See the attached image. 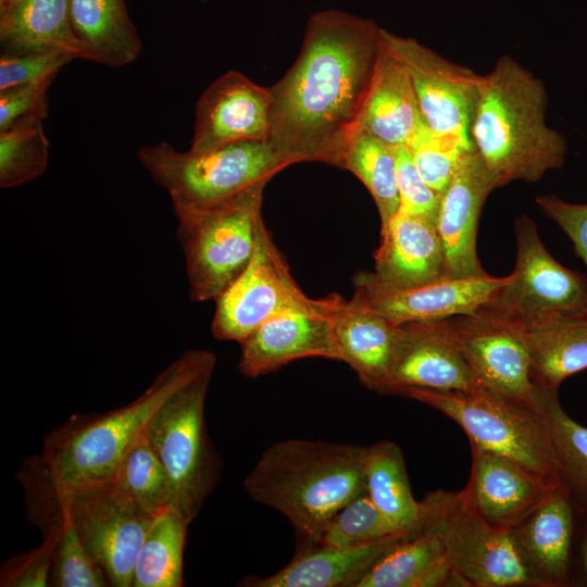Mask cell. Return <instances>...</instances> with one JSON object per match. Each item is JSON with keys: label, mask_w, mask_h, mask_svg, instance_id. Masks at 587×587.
<instances>
[{"label": "cell", "mask_w": 587, "mask_h": 587, "mask_svg": "<svg viewBox=\"0 0 587 587\" xmlns=\"http://www.w3.org/2000/svg\"><path fill=\"white\" fill-rule=\"evenodd\" d=\"M382 46L374 21L339 10L313 13L298 58L270 88L268 141L294 164L339 167L341 148L357 126Z\"/></svg>", "instance_id": "1"}, {"label": "cell", "mask_w": 587, "mask_h": 587, "mask_svg": "<svg viewBox=\"0 0 587 587\" xmlns=\"http://www.w3.org/2000/svg\"><path fill=\"white\" fill-rule=\"evenodd\" d=\"M547 104L544 82L512 57L480 75L470 135L497 188L538 182L564 164L566 140L547 125Z\"/></svg>", "instance_id": "2"}, {"label": "cell", "mask_w": 587, "mask_h": 587, "mask_svg": "<svg viewBox=\"0 0 587 587\" xmlns=\"http://www.w3.org/2000/svg\"><path fill=\"white\" fill-rule=\"evenodd\" d=\"M215 363L211 351L188 350L128 404L104 413L73 414L48 433L41 458L58 491L71 496L113 482L122 459L158 408L192 379L214 371Z\"/></svg>", "instance_id": "3"}, {"label": "cell", "mask_w": 587, "mask_h": 587, "mask_svg": "<svg viewBox=\"0 0 587 587\" xmlns=\"http://www.w3.org/2000/svg\"><path fill=\"white\" fill-rule=\"evenodd\" d=\"M365 446L305 439L271 445L243 479L248 496L283 514L315 545L332 517L366 492Z\"/></svg>", "instance_id": "4"}, {"label": "cell", "mask_w": 587, "mask_h": 587, "mask_svg": "<svg viewBox=\"0 0 587 587\" xmlns=\"http://www.w3.org/2000/svg\"><path fill=\"white\" fill-rule=\"evenodd\" d=\"M137 157L170 196L176 217L203 211L294 164L268 140H246L208 151H177L168 142L142 146Z\"/></svg>", "instance_id": "5"}, {"label": "cell", "mask_w": 587, "mask_h": 587, "mask_svg": "<svg viewBox=\"0 0 587 587\" xmlns=\"http://www.w3.org/2000/svg\"><path fill=\"white\" fill-rule=\"evenodd\" d=\"M213 371L192 379L153 413L143 430L172 489L171 509L190 524L220 479L223 462L210 440L205 398Z\"/></svg>", "instance_id": "6"}, {"label": "cell", "mask_w": 587, "mask_h": 587, "mask_svg": "<svg viewBox=\"0 0 587 587\" xmlns=\"http://www.w3.org/2000/svg\"><path fill=\"white\" fill-rule=\"evenodd\" d=\"M254 185L210 209L177 217L189 297L215 300L250 263L262 222L263 190Z\"/></svg>", "instance_id": "7"}, {"label": "cell", "mask_w": 587, "mask_h": 587, "mask_svg": "<svg viewBox=\"0 0 587 587\" xmlns=\"http://www.w3.org/2000/svg\"><path fill=\"white\" fill-rule=\"evenodd\" d=\"M400 396L448 416L464 430L472 446L561 482L547 428L534 407L485 388L471 391L408 388Z\"/></svg>", "instance_id": "8"}, {"label": "cell", "mask_w": 587, "mask_h": 587, "mask_svg": "<svg viewBox=\"0 0 587 587\" xmlns=\"http://www.w3.org/2000/svg\"><path fill=\"white\" fill-rule=\"evenodd\" d=\"M215 302L212 335L240 344L273 316L287 312L334 314L345 300L337 294L321 299L308 297L262 220L250 263Z\"/></svg>", "instance_id": "9"}, {"label": "cell", "mask_w": 587, "mask_h": 587, "mask_svg": "<svg viewBox=\"0 0 587 587\" xmlns=\"http://www.w3.org/2000/svg\"><path fill=\"white\" fill-rule=\"evenodd\" d=\"M516 262L505 284L482 308L521 325L587 311V279L561 265L544 246L535 223L515 221Z\"/></svg>", "instance_id": "10"}, {"label": "cell", "mask_w": 587, "mask_h": 587, "mask_svg": "<svg viewBox=\"0 0 587 587\" xmlns=\"http://www.w3.org/2000/svg\"><path fill=\"white\" fill-rule=\"evenodd\" d=\"M62 496L75 532L109 584L132 587L137 553L153 517L140 513L114 482Z\"/></svg>", "instance_id": "11"}, {"label": "cell", "mask_w": 587, "mask_h": 587, "mask_svg": "<svg viewBox=\"0 0 587 587\" xmlns=\"http://www.w3.org/2000/svg\"><path fill=\"white\" fill-rule=\"evenodd\" d=\"M382 39L407 68L426 125L435 133L471 139L480 75L447 60L414 38L382 28Z\"/></svg>", "instance_id": "12"}, {"label": "cell", "mask_w": 587, "mask_h": 587, "mask_svg": "<svg viewBox=\"0 0 587 587\" xmlns=\"http://www.w3.org/2000/svg\"><path fill=\"white\" fill-rule=\"evenodd\" d=\"M448 555L464 587H534L510 530L483 521L461 491L442 490Z\"/></svg>", "instance_id": "13"}, {"label": "cell", "mask_w": 587, "mask_h": 587, "mask_svg": "<svg viewBox=\"0 0 587 587\" xmlns=\"http://www.w3.org/2000/svg\"><path fill=\"white\" fill-rule=\"evenodd\" d=\"M408 388H480L460 346L454 316L398 325L383 394L400 396Z\"/></svg>", "instance_id": "14"}, {"label": "cell", "mask_w": 587, "mask_h": 587, "mask_svg": "<svg viewBox=\"0 0 587 587\" xmlns=\"http://www.w3.org/2000/svg\"><path fill=\"white\" fill-rule=\"evenodd\" d=\"M454 324L478 386L533 407L538 386L523 326L483 308L454 316Z\"/></svg>", "instance_id": "15"}, {"label": "cell", "mask_w": 587, "mask_h": 587, "mask_svg": "<svg viewBox=\"0 0 587 587\" xmlns=\"http://www.w3.org/2000/svg\"><path fill=\"white\" fill-rule=\"evenodd\" d=\"M508 276L445 278L432 284L396 288L374 273L358 272L352 279V299L395 325L470 315L487 303Z\"/></svg>", "instance_id": "16"}, {"label": "cell", "mask_w": 587, "mask_h": 587, "mask_svg": "<svg viewBox=\"0 0 587 587\" xmlns=\"http://www.w3.org/2000/svg\"><path fill=\"white\" fill-rule=\"evenodd\" d=\"M272 95L242 73L228 71L202 92L195 110L191 151L246 140H268Z\"/></svg>", "instance_id": "17"}, {"label": "cell", "mask_w": 587, "mask_h": 587, "mask_svg": "<svg viewBox=\"0 0 587 587\" xmlns=\"http://www.w3.org/2000/svg\"><path fill=\"white\" fill-rule=\"evenodd\" d=\"M580 514L559 483L510 534L534 587L572 585L574 547Z\"/></svg>", "instance_id": "18"}, {"label": "cell", "mask_w": 587, "mask_h": 587, "mask_svg": "<svg viewBox=\"0 0 587 587\" xmlns=\"http://www.w3.org/2000/svg\"><path fill=\"white\" fill-rule=\"evenodd\" d=\"M420 525L409 530L357 587L459 586L448 555L442 490L425 496Z\"/></svg>", "instance_id": "19"}, {"label": "cell", "mask_w": 587, "mask_h": 587, "mask_svg": "<svg viewBox=\"0 0 587 587\" xmlns=\"http://www.w3.org/2000/svg\"><path fill=\"white\" fill-rule=\"evenodd\" d=\"M472 467L461 494L467 505L492 527L510 530L562 483L501 454L471 445Z\"/></svg>", "instance_id": "20"}, {"label": "cell", "mask_w": 587, "mask_h": 587, "mask_svg": "<svg viewBox=\"0 0 587 587\" xmlns=\"http://www.w3.org/2000/svg\"><path fill=\"white\" fill-rule=\"evenodd\" d=\"M497 186L473 148L462 159L441 195L436 226L442 242L447 278H475L489 274L479 263L476 247L484 202Z\"/></svg>", "instance_id": "21"}, {"label": "cell", "mask_w": 587, "mask_h": 587, "mask_svg": "<svg viewBox=\"0 0 587 587\" xmlns=\"http://www.w3.org/2000/svg\"><path fill=\"white\" fill-rule=\"evenodd\" d=\"M334 314L287 312L271 317L240 342V373L255 378L304 358L340 361Z\"/></svg>", "instance_id": "22"}, {"label": "cell", "mask_w": 587, "mask_h": 587, "mask_svg": "<svg viewBox=\"0 0 587 587\" xmlns=\"http://www.w3.org/2000/svg\"><path fill=\"white\" fill-rule=\"evenodd\" d=\"M374 275L396 288H411L447 278L442 242L436 223L398 212L380 230Z\"/></svg>", "instance_id": "23"}, {"label": "cell", "mask_w": 587, "mask_h": 587, "mask_svg": "<svg viewBox=\"0 0 587 587\" xmlns=\"http://www.w3.org/2000/svg\"><path fill=\"white\" fill-rule=\"evenodd\" d=\"M408 532L352 548L313 545L298 553L280 571L266 576H246L243 587H357L359 582Z\"/></svg>", "instance_id": "24"}, {"label": "cell", "mask_w": 587, "mask_h": 587, "mask_svg": "<svg viewBox=\"0 0 587 587\" xmlns=\"http://www.w3.org/2000/svg\"><path fill=\"white\" fill-rule=\"evenodd\" d=\"M357 125L392 146H407L426 125L407 68L383 39Z\"/></svg>", "instance_id": "25"}, {"label": "cell", "mask_w": 587, "mask_h": 587, "mask_svg": "<svg viewBox=\"0 0 587 587\" xmlns=\"http://www.w3.org/2000/svg\"><path fill=\"white\" fill-rule=\"evenodd\" d=\"M2 54L59 50L90 60L71 23L68 0H0Z\"/></svg>", "instance_id": "26"}, {"label": "cell", "mask_w": 587, "mask_h": 587, "mask_svg": "<svg viewBox=\"0 0 587 587\" xmlns=\"http://www.w3.org/2000/svg\"><path fill=\"white\" fill-rule=\"evenodd\" d=\"M398 326L354 299L334 314L340 361L370 390L383 394L387 384Z\"/></svg>", "instance_id": "27"}, {"label": "cell", "mask_w": 587, "mask_h": 587, "mask_svg": "<svg viewBox=\"0 0 587 587\" xmlns=\"http://www.w3.org/2000/svg\"><path fill=\"white\" fill-rule=\"evenodd\" d=\"M535 385L558 389L587 369V311L522 325Z\"/></svg>", "instance_id": "28"}, {"label": "cell", "mask_w": 587, "mask_h": 587, "mask_svg": "<svg viewBox=\"0 0 587 587\" xmlns=\"http://www.w3.org/2000/svg\"><path fill=\"white\" fill-rule=\"evenodd\" d=\"M77 39L90 61L118 67L134 62L142 45L124 0H68Z\"/></svg>", "instance_id": "29"}, {"label": "cell", "mask_w": 587, "mask_h": 587, "mask_svg": "<svg viewBox=\"0 0 587 587\" xmlns=\"http://www.w3.org/2000/svg\"><path fill=\"white\" fill-rule=\"evenodd\" d=\"M364 475L366 494L400 532L420 525L423 504L412 494L403 453L396 442L365 446Z\"/></svg>", "instance_id": "30"}, {"label": "cell", "mask_w": 587, "mask_h": 587, "mask_svg": "<svg viewBox=\"0 0 587 587\" xmlns=\"http://www.w3.org/2000/svg\"><path fill=\"white\" fill-rule=\"evenodd\" d=\"M339 167L351 172L367 188L384 229L400 208L396 146L357 125L345 139Z\"/></svg>", "instance_id": "31"}, {"label": "cell", "mask_w": 587, "mask_h": 587, "mask_svg": "<svg viewBox=\"0 0 587 587\" xmlns=\"http://www.w3.org/2000/svg\"><path fill=\"white\" fill-rule=\"evenodd\" d=\"M533 407L547 428L561 482L580 516L587 515V427L564 411L558 389L538 386Z\"/></svg>", "instance_id": "32"}, {"label": "cell", "mask_w": 587, "mask_h": 587, "mask_svg": "<svg viewBox=\"0 0 587 587\" xmlns=\"http://www.w3.org/2000/svg\"><path fill=\"white\" fill-rule=\"evenodd\" d=\"M188 523L165 509L153 521L138 550L132 587H182Z\"/></svg>", "instance_id": "33"}, {"label": "cell", "mask_w": 587, "mask_h": 587, "mask_svg": "<svg viewBox=\"0 0 587 587\" xmlns=\"http://www.w3.org/2000/svg\"><path fill=\"white\" fill-rule=\"evenodd\" d=\"M113 482L146 516L171 508L168 475L143 433L122 459Z\"/></svg>", "instance_id": "34"}, {"label": "cell", "mask_w": 587, "mask_h": 587, "mask_svg": "<svg viewBox=\"0 0 587 587\" xmlns=\"http://www.w3.org/2000/svg\"><path fill=\"white\" fill-rule=\"evenodd\" d=\"M48 159L49 140L42 124L0 132V187L35 180L45 173Z\"/></svg>", "instance_id": "35"}, {"label": "cell", "mask_w": 587, "mask_h": 587, "mask_svg": "<svg viewBox=\"0 0 587 587\" xmlns=\"http://www.w3.org/2000/svg\"><path fill=\"white\" fill-rule=\"evenodd\" d=\"M400 532L373 503L366 492L340 509L315 545L352 548L384 539Z\"/></svg>", "instance_id": "36"}, {"label": "cell", "mask_w": 587, "mask_h": 587, "mask_svg": "<svg viewBox=\"0 0 587 587\" xmlns=\"http://www.w3.org/2000/svg\"><path fill=\"white\" fill-rule=\"evenodd\" d=\"M425 183L442 195L464 155L473 149L471 139L433 132L424 125L407 145Z\"/></svg>", "instance_id": "37"}, {"label": "cell", "mask_w": 587, "mask_h": 587, "mask_svg": "<svg viewBox=\"0 0 587 587\" xmlns=\"http://www.w3.org/2000/svg\"><path fill=\"white\" fill-rule=\"evenodd\" d=\"M57 587H105L108 577L100 564L80 541L74 527L57 542L49 578Z\"/></svg>", "instance_id": "38"}, {"label": "cell", "mask_w": 587, "mask_h": 587, "mask_svg": "<svg viewBox=\"0 0 587 587\" xmlns=\"http://www.w3.org/2000/svg\"><path fill=\"white\" fill-rule=\"evenodd\" d=\"M55 77L0 91V132L42 124Z\"/></svg>", "instance_id": "39"}, {"label": "cell", "mask_w": 587, "mask_h": 587, "mask_svg": "<svg viewBox=\"0 0 587 587\" xmlns=\"http://www.w3.org/2000/svg\"><path fill=\"white\" fill-rule=\"evenodd\" d=\"M399 212L437 222L441 193L429 187L419 173L407 146H396Z\"/></svg>", "instance_id": "40"}, {"label": "cell", "mask_w": 587, "mask_h": 587, "mask_svg": "<svg viewBox=\"0 0 587 587\" xmlns=\"http://www.w3.org/2000/svg\"><path fill=\"white\" fill-rule=\"evenodd\" d=\"M73 57L59 50L1 54L0 91L55 77Z\"/></svg>", "instance_id": "41"}, {"label": "cell", "mask_w": 587, "mask_h": 587, "mask_svg": "<svg viewBox=\"0 0 587 587\" xmlns=\"http://www.w3.org/2000/svg\"><path fill=\"white\" fill-rule=\"evenodd\" d=\"M60 536L57 534L45 536L38 547L7 559L0 571V586H48L54 549Z\"/></svg>", "instance_id": "42"}, {"label": "cell", "mask_w": 587, "mask_h": 587, "mask_svg": "<svg viewBox=\"0 0 587 587\" xmlns=\"http://www.w3.org/2000/svg\"><path fill=\"white\" fill-rule=\"evenodd\" d=\"M536 203L569 236L587 267V203H570L554 195L538 196Z\"/></svg>", "instance_id": "43"}, {"label": "cell", "mask_w": 587, "mask_h": 587, "mask_svg": "<svg viewBox=\"0 0 587 587\" xmlns=\"http://www.w3.org/2000/svg\"><path fill=\"white\" fill-rule=\"evenodd\" d=\"M571 586L587 587V515L580 516L577 527Z\"/></svg>", "instance_id": "44"}, {"label": "cell", "mask_w": 587, "mask_h": 587, "mask_svg": "<svg viewBox=\"0 0 587 587\" xmlns=\"http://www.w3.org/2000/svg\"><path fill=\"white\" fill-rule=\"evenodd\" d=\"M202 1H205V0H202Z\"/></svg>", "instance_id": "45"}]
</instances>
